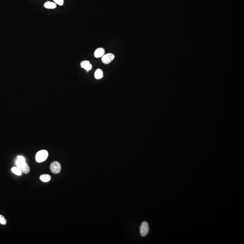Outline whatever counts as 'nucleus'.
Returning <instances> with one entry per match:
<instances>
[{"label":"nucleus","mask_w":244,"mask_h":244,"mask_svg":"<svg viewBox=\"0 0 244 244\" xmlns=\"http://www.w3.org/2000/svg\"><path fill=\"white\" fill-rule=\"evenodd\" d=\"M16 165L21 170L22 173L25 174H28L30 171V168L28 164L25 162V160L23 156H17V160L16 161Z\"/></svg>","instance_id":"f257e3e1"},{"label":"nucleus","mask_w":244,"mask_h":244,"mask_svg":"<svg viewBox=\"0 0 244 244\" xmlns=\"http://www.w3.org/2000/svg\"><path fill=\"white\" fill-rule=\"evenodd\" d=\"M48 155V151L46 150H41L38 151L35 156L36 161L37 162H43L47 159Z\"/></svg>","instance_id":"f03ea898"},{"label":"nucleus","mask_w":244,"mask_h":244,"mask_svg":"<svg viewBox=\"0 0 244 244\" xmlns=\"http://www.w3.org/2000/svg\"><path fill=\"white\" fill-rule=\"evenodd\" d=\"M51 171L54 174H58L61 171V165L59 162L53 161L50 165Z\"/></svg>","instance_id":"7ed1b4c3"},{"label":"nucleus","mask_w":244,"mask_h":244,"mask_svg":"<svg viewBox=\"0 0 244 244\" xmlns=\"http://www.w3.org/2000/svg\"><path fill=\"white\" fill-rule=\"evenodd\" d=\"M149 227L148 223L147 222H143L140 227V233L142 236H146L148 233Z\"/></svg>","instance_id":"20e7f679"},{"label":"nucleus","mask_w":244,"mask_h":244,"mask_svg":"<svg viewBox=\"0 0 244 244\" xmlns=\"http://www.w3.org/2000/svg\"><path fill=\"white\" fill-rule=\"evenodd\" d=\"M115 56L111 53L105 54L102 57V61L103 64H108L110 63L114 59Z\"/></svg>","instance_id":"39448f33"},{"label":"nucleus","mask_w":244,"mask_h":244,"mask_svg":"<svg viewBox=\"0 0 244 244\" xmlns=\"http://www.w3.org/2000/svg\"><path fill=\"white\" fill-rule=\"evenodd\" d=\"M105 50L103 48H98L94 52V57L96 58H100L101 57L105 55Z\"/></svg>","instance_id":"423d86ee"},{"label":"nucleus","mask_w":244,"mask_h":244,"mask_svg":"<svg viewBox=\"0 0 244 244\" xmlns=\"http://www.w3.org/2000/svg\"><path fill=\"white\" fill-rule=\"evenodd\" d=\"M80 66L82 68H83L84 69L87 70V71H89L92 69V66L91 64H90V62L88 61H82L81 64Z\"/></svg>","instance_id":"0eeeda50"},{"label":"nucleus","mask_w":244,"mask_h":244,"mask_svg":"<svg viewBox=\"0 0 244 244\" xmlns=\"http://www.w3.org/2000/svg\"><path fill=\"white\" fill-rule=\"evenodd\" d=\"M44 7L48 9H54L57 7V5L54 2H47L44 3Z\"/></svg>","instance_id":"6e6552de"},{"label":"nucleus","mask_w":244,"mask_h":244,"mask_svg":"<svg viewBox=\"0 0 244 244\" xmlns=\"http://www.w3.org/2000/svg\"><path fill=\"white\" fill-rule=\"evenodd\" d=\"M103 77V73L102 70L100 69L96 70V72L94 73V77L96 78V79L99 80V79H101Z\"/></svg>","instance_id":"1a4fd4ad"},{"label":"nucleus","mask_w":244,"mask_h":244,"mask_svg":"<svg viewBox=\"0 0 244 244\" xmlns=\"http://www.w3.org/2000/svg\"><path fill=\"white\" fill-rule=\"evenodd\" d=\"M51 176L50 175L44 174L41 175L40 177V179L43 182H48L51 179Z\"/></svg>","instance_id":"9d476101"},{"label":"nucleus","mask_w":244,"mask_h":244,"mask_svg":"<svg viewBox=\"0 0 244 244\" xmlns=\"http://www.w3.org/2000/svg\"><path fill=\"white\" fill-rule=\"evenodd\" d=\"M11 171L15 174H16L17 175H19V176L21 175L22 174L21 170L18 167H17V166L16 167H13L11 169Z\"/></svg>","instance_id":"9b49d317"},{"label":"nucleus","mask_w":244,"mask_h":244,"mask_svg":"<svg viewBox=\"0 0 244 244\" xmlns=\"http://www.w3.org/2000/svg\"><path fill=\"white\" fill-rule=\"evenodd\" d=\"M0 223L2 225H6V220L2 215H0Z\"/></svg>","instance_id":"f8f14e48"},{"label":"nucleus","mask_w":244,"mask_h":244,"mask_svg":"<svg viewBox=\"0 0 244 244\" xmlns=\"http://www.w3.org/2000/svg\"><path fill=\"white\" fill-rule=\"evenodd\" d=\"M54 3L62 6L64 4V0H53Z\"/></svg>","instance_id":"ddd939ff"}]
</instances>
